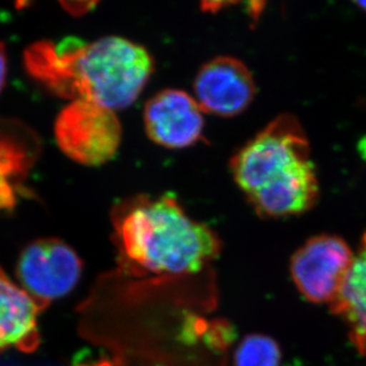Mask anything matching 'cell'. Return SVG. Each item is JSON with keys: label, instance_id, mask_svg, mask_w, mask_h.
I'll return each instance as SVG.
<instances>
[{"label": "cell", "instance_id": "obj_8", "mask_svg": "<svg viewBox=\"0 0 366 366\" xmlns=\"http://www.w3.org/2000/svg\"><path fill=\"white\" fill-rule=\"evenodd\" d=\"M148 137L163 148H189L204 132V112L194 97L181 89L159 92L144 107Z\"/></svg>", "mask_w": 366, "mask_h": 366}, {"label": "cell", "instance_id": "obj_5", "mask_svg": "<svg viewBox=\"0 0 366 366\" xmlns=\"http://www.w3.org/2000/svg\"><path fill=\"white\" fill-rule=\"evenodd\" d=\"M84 263L73 247L57 238L28 244L18 258L16 274L39 310L68 295L81 278Z\"/></svg>", "mask_w": 366, "mask_h": 366}, {"label": "cell", "instance_id": "obj_3", "mask_svg": "<svg viewBox=\"0 0 366 366\" xmlns=\"http://www.w3.org/2000/svg\"><path fill=\"white\" fill-rule=\"evenodd\" d=\"M233 180L258 214L285 218L317 204L319 181L302 125L281 114L233 155Z\"/></svg>", "mask_w": 366, "mask_h": 366}, {"label": "cell", "instance_id": "obj_1", "mask_svg": "<svg viewBox=\"0 0 366 366\" xmlns=\"http://www.w3.org/2000/svg\"><path fill=\"white\" fill-rule=\"evenodd\" d=\"M24 66L57 97L84 99L114 112L137 100L154 71L148 50L118 36L36 42L25 49Z\"/></svg>", "mask_w": 366, "mask_h": 366}, {"label": "cell", "instance_id": "obj_9", "mask_svg": "<svg viewBox=\"0 0 366 366\" xmlns=\"http://www.w3.org/2000/svg\"><path fill=\"white\" fill-rule=\"evenodd\" d=\"M42 310L31 296L0 268V352L17 346L31 352L39 346L37 317Z\"/></svg>", "mask_w": 366, "mask_h": 366}, {"label": "cell", "instance_id": "obj_6", "mask_svg": "<svg viewBox=\"0 0 366 366\" xmlns=\"http://www.w3.org/2000/svg\"><path fill=\"white\" fill-rule=\"evenodd\" d=\"M353 258L355 252L342 238L319 234L294 254L290 276L305 299L331 306L342 292Z\"/></svg>", "mask_w": 366, "mask_h": 366}, {"label": "cell", "instance_id": "obj_17", "mask_svg": "<svg viewBox=\"0 0 366 366\" xmlns=\"http://www.w3.org/2000/svg\"><path fill=\"white\" fill-rule=\"evenodd\" d=\"M357 6H360L362 10L366 11V0H352Z\"/></svg>", "mask_w": 366, "mask_h": 366}, {"label": "cell", "instance_id": "obj_18", "mask_svg": "<svg viewBox=\"0 0 366 366\" xmlns=\"http://www.w3.org/2000/svg\"><path fill=\"white\" fill-rule=\"evenodd\" d=\"M360 150H362V154H363L364 159H366V138L363 139L362 142V145H360Z\"/></svg>", "mask_w": 366, "mask_h": 366}, {"label": "cell", "instance_id": "obj_14", "mask_svg": "<svg viewBox=\"0 0 366 366\" xmlns=\"http://www.w3.org/2000/svg\"><path fill=\"white\" fill-rule=\"evenodd\" d=\"M240 0H200L201 9L204 12L215 14L218 11L224 10L226 7L232 6L239 3Z\"/></svg>", "mask_w": 366, "mask_h": 366}, {"label": "cell", "instance_id": "obj_12", "mask_svg": "<svg viewBox=\"0 0 366 366\" xmlns=\"http://www.w3.org/2000/svg\"><path fill=\"white\" fill-rule=\"evenodd\" d=\"M281 360L278 342L259 333L244 337L233 353V366H281Z\"/></svg>", "mask_w": 366, "mask_h": 366}, {"label": "cell", "instance_id": "obj_4", "mask_svg": "<svg viewBox=\"0 0 366 366\" xmlns=\"http://www.w3.org/2000/svg\"><path fill=\"white\" fill-rule=\"evenodd\" d=\"M54 131L61 152L82 166L109 162L122 142L116 112L84 99L73 100L61 111Z\"/></svg>", "mask_w": 366, "mask_h": 366}, {"label": "cell", "instance_id": "obj_11", "mask_svg": "<svg viewBox=\"0 0 366 366\" xmlns=\"http://www.w3.org/2000/svg\"><path fill=\"white\" fill-rule=\"evenodd\" d=\"M39 139L21 124L0 120V172L18 186L39 155Z\"/></svg>", "mask_w": 366, "mask_h": 366}, {"label": "cell", "instance_id": "obj_15", "mask_svg": "<svg viewBox=\"0 0 366 366\" xmlns=\"http://www.w3.org/2000/svg\"><path fill=\"white\" fill-rule=\"evenodd\" d=\"M7 56L6 48L3 42H0V93L3 92L6 84Z\"/></svg>", "mask_w": 366, "mask_h": 366}, {"label": "cell", "instance_id": "obj_10", "mask_svg": "<svg viewBox=\"0 0 366 366\" xmlns=\"http://www.w3.org/2000/svg\"><path fill=\"white\" fill-rule=\"evenodd\" d=\"M330 308L345 321L351 342L360 355L366 356V233L355 252L342 292Z\"/></svg>", "mask_w": 366, "mask_h": 366}, {"label": "cell", "instance_id": "obj_16", "mask_svg": "<svg viewBox=\"0 0 366 366\" xmlns=\"http://www.w3.org/2000/svg\"><path fill=\"white\" fill-rule=\"evenodd\" d=\"M74 366H113L112 363L107 360H98V362H94V363H87V364H78V365Z\"/></svg>", "mask_w": 366, "mask_h": 366}, {"label": "cell", "instance_id": "obj_13", "mask_svg": "<svg viewBox=\"0 0 366 366\" xmlns=\"http://www.w3.org/2000/svg\"><path fill=\"white\" fill-rule=\"evenodd\" d=\"M61 6L67 11L71 16H82V14H89V11L93 10L98 5L100 0H57ZM30 0H16V6L18 9L28 6Z\"/></svg>", "mask_w": 366, "mask_h": 366}, {"label": "cell", "instance_id": "obj_2", "mask_svg": "<svg viewBox=\"0 0 366 366\" xmlns=\"http://www.w3.org/2000/svg\"><path fill=\"white\" fill-rule=\"evenodd\" d=\"M111 219L118 263L132 277H192L222 251L218 234L190 218L173 195L127 197Z\"/></svg>", "mask_w": 366, "mask_h": 366}, {"label": "cell", "instance_id": "obj_7", "mask_svg": "<svg viewBox=\"0 0 366 366\" xmlns=\"http://www.w3.org/2000/svg\"><path fill=\"white\" fill-rule=\"evenodd\" d=\"M256 94L254 79L243 61L232 56L212 59L194 79V99L204 113L238 116L251 105Z\"/></svg>", "mask_w": 366, "mask_h": 366}]
</instances>
